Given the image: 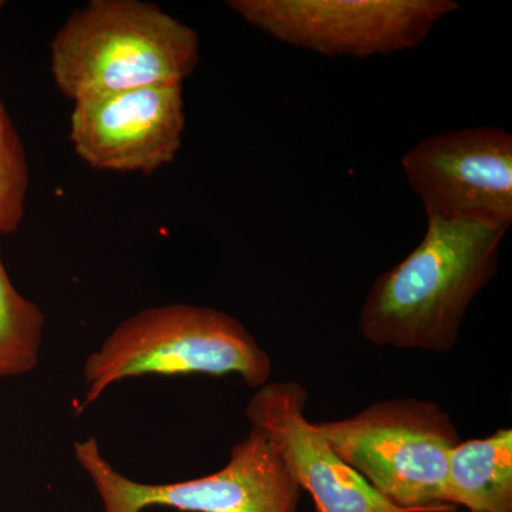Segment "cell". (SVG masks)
I'll use <instances>...</instances> for the list:
<instances>
[{"mask_svg":"<svg viewBox=\"0 0 512 512\" xmlns=\"http://www.w3.org/2000/svg\"><path fill=\"white\" fill-rule=\"evenodd\" d=\"M5 2L0 0V12ZM29 164L25 147L0 101V235L15 234L25 217Z\"/></svg>","mask_w":512,"mask_h":512,"instance_id":"obj_12","label":"cell"},{"mask_svg":"<svg viewBox=\"0 0 512 512\" xmlns=\"http://www.w3.org/2000/svg\"><path fill=\"white\" fill-rule=\"evenodd\" d=\"M336 454L384 500L409 512H453L447 503L448 454L456 424L429 400H384L348 419L316 423Z\"/></svg>","mask_w":512,"mask_h":512,"instance_id":"obj_4","label":"cell"},{"mask_svg":"<svg viewBox=\"0 0 512 512\" xmlns=\"http://www.w3.org/2000/svg\"><path fill=\"white\" fill-rule=\"evenodd\" d=\"M508 228L427 218L423 241L367 292L363 338L380 348L453 350L468 308L497 274Z\"/></svg>","mask_w":512,"mask_h":512,"instance_id":"obj_1","label":"cell"},{"mask_svg":"<svg viewBox=\"0 0 512 512\" xmlns=\"http://www.w3.org/2000/svg\"><path fill=\"white\" fill-rule=\"evenodd\" d=\"M45 315L10 282L0 258V379L25 375L39 363Z\"/></svg>","mask_w":512,"mask_h":512,"instance_id":"obj_11","label":"cell"},{"mask_svg":"<svg viewBox=\"0 0 512 512\" xmlns=\"http://www.w3.org/2000/svg\"><path fill=\"white\" fill-rule=\"evenodd\" d=\"M74 454L92 478L104 512H143L168 507L184 512H298L302 488L278 448L261 431L231 450L217 473L171 484L130 480L101 456L94 437L74 443Z\"/></svg>","mask_w":512,"mask_h":512,"instance_id":"obj_5","label":"cell"},{"mask_svg":"<svg viewBox=\"0 0 512 512\" xmlns=\"http://www.w3.org/2000/svg\"><path fill=\"white\" fill-rule=\"evenodd\" d=\"M190 26L141 0H92L76 9L50 43V72L73 101L184 84L200 63Z\"/></svg>","mask_w":512,"mask_h":512,"instance_id":"obj_2","label":"cell"},{"mask_svg":"<svg viewBox=\"0 0 512 512\" xmlns=\"http://www.w3.org/2000/svg\"><path fill=\"white\" fill-rule=\"evenodd\" d=\"M447 503L470 512H512V430L460 441L448 454Z\"/></svg>","mask_w":512,"mask_h":512,"instance_id":"obj_10","label":"cell"},{"mask_svg":"<svg viewBox=\"0 0 512 512\" xmlns=\"http://www.w3.org/2000/svg\"><path fill=\"white\" fill-rule=\"evenodd\" d=\"M229 9L252 28L322 56L357 59L421 45L454 0H231Z\"/></svg>","mask_w":512,"mask_h":512,"instance_id":"obj_6","label":"cell"},{"mask_svg":"<svg viewBox=\"0 0 512 512\" xmlns=\"http://www.w3.org/2000/svg\"><path fill=\"white\" fill-rule=\"evenodd\" d=\"M403 173L427 218L510 227L512 136L478 127L424 138L404 154Z\"/></svg>","mask_w":512,"mask_h":512,"instance_id":"obj_7","label":"cell"},{"mask_svg":"<svg viewBox=\"0 0 512 512\" xmlns=\"http://www.w3.org/2000/svg\"><path fill=\"white\" fill-rule=\"evenodd\" d=\"M308 392L298 382L266 383L249 400L252 429L268 437L285 458L318 512H409L384 500L348 466L305 416Z\"/></svg>","mask_w":512,"mask_h":512,"instance_id":"obj_9","label":"cell"},{"mask_svg":"<svg viewBox=\"0 0 512 512\" xmlns=\"http://www.w3.org/2000/svg\"><path fill=\"white\" fill-rule=\"evenodd\" d=\"M184 130V84H170L74 101L69 136L94 170L153 174L173 163Z\"/></svg>","mask_w":512,"mask_h":512,"instance_id":"obj_8","label":"cell"},{"mask_svg":"<svg viewBox=\"0 0 512 512\" xmlns=\"http://www.w3.org/2000/svg\"><path fill=\"white\" fill-rule=\"evenodd\" d=\"M271 372V357L238 319L204 306H158L124 320L87 357L83 375L89 387L77 414L111 384L130 377L238 375L259 389Z\"/></svg>","mask_w":512,"mask_h":512,"instance_id":"obj_3","label":"cell"}]
</instances>
